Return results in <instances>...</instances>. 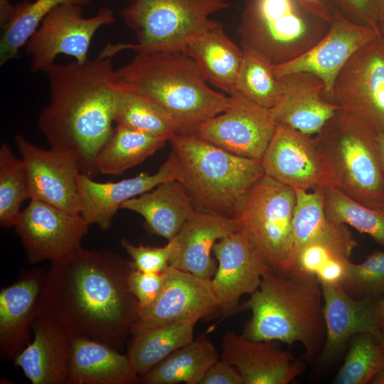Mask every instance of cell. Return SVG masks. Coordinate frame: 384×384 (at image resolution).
I'll return each instance as SVG.
<instances>
[{
    "label": "cell",
    "instance_id": "cell-1",
    "mask_svg": "<svg viewBox=\"0 0 384 384\" xmlns=\"http://www.w3.org/2000/svg\"><path fill=\"white\" fill-rule=\"evenodd\" d=\"M133 269L132 261L110 250L81 247L51 263L39 313L54 318L74 336L120 350L138 318L139 303L128 285Z\"/></svg>",
    "mask_w": 384,
    "mask_h": 384
},
{
    "label": "cell",
    "instance_id": "cell-2",
    "mask_svg": "<svg viewBox=\"0 0 384 384\" xmlns=\"http://www.w3.org/2000/svg\"><path fill=\"white\" fill-rule=\"evenodd\" d=\"M114 70L112 58L97 56L55 63L45 72L49 102L38 126L50 148L72 155L90 178L99 174L98 154L114 129Z\"/></svg>",
    "mask_w": 384,
    "mask_h": 384
},
{
    "label": "cell",
    "instance_id": "cell-3",
    "mask_svg": "<svg viewBox=\"0 0 384 384\" xmlns=\"http://www.w3.org/2000/svg\"><path fill=\"white\" fill-rule=\"evenodd\" d=\"M252 311L242 336L256 341L299 342L311 359L320 358L326 338L323 296L315 275L297 267L270 268L242 304Z\"/></svg>",
    "mask_w": 384,
    "mask_h": 384
},
{
    "label": "cell",
    "instance_id": "cell-4",
    "mask_svg": "<svg viewBox=\"0 0 384 384\" xmlns=\"http://www.w3.org/2000/svg\"><path fill=\"white\" fill-rule=\"evenodd\" d=\"M114 84L161 108L178 126L180 134H191L232 104L231 96L213 89L196 63L181 51L136 53L114 70Z\"/></svg>",
    "mask_w": 384,
    "mask_h": 384
},
{
    "label": "cell",
    "instance_id": "cell-5",
    "mask_svg": "<svg viewBox=\"0 0 384 384\" xmlns=\"http://www.w3.org/2000/svg\"><path fill=\"white\" fill-rule=\"evenodd\" d=\"M169 141L198 208L233 218L245 193L265 174L262 159L232 154L193 134H176Z\"/></svg>",
    "mask_w": 384,
    "mask_h": 384
},
{
    "label": "cell",
    "instance_id": "cell-6",
    "mask_svg": "<svg viewBox=\"0 0 384 384\" xmlns=\"http://www.w3.org/2000/svg\"><path fill=\"white\" fill-rule=\"evenodd\" d=\"M332 186L373 208H384V176L378 137L340 110L314 137Z\"/></svg>",
    "mask_w": 384,
    "mask_h": 384
},
{
    "label": "cell",
    "instance_id": "cell-7",
    "mask_svg": "<svg viewBox=\"0 0 384 384\" xmlns=\"http://www.w3.org/2000/svg\"><path fill=\"white\" fill-rule=\"evenodd\" d=\"M329 28L294 0H245L237 32L241 48L279 65L310 50Z\"/></svg>",
    "mask_w": 384,
    "mask_h": 384
},
{
    "label": "cell",
    "instance_id": "cell-8",
    "mask_svg": "<svg viewBox=\"0 0 384 384\" xmlns=\"http://www.w3.org/2000/svg\"><path fill=\"white\" fill-rule=\"evenodd\" d=\"M119 12L137 42L123 43L136 53L182 52L215 22L210 16L230 6L227 0H126Z\"/></svg>",
    "mask_w": 384,
    "mask_h": 384
},
{
    "label": "cell",
    "instance_id": "cell-9",
    "mask_svg": "<svg viewBox=\"0 0 384 384\" xmlns=\"http://www.w3.org/2000/svg\"><path fill=\"white\" fill-rule=\"evenodd\" d=\"M294 188L264 174L245 193L233 218L272 269L295 267Z\"/></svg>",
    "mask_w": 384,
    "mask_h": 384
},
{
    "label": "cell",
    "instance_id": "cell-10",
    "mask_svg": "<svg viewBox=\"0 0 384 384\" xmlns=\"http://www.w3.org/2000/svg\"><path fill=\"white\" fill-rule=\"evenodd\" d=\"M113 10L103 6L90 17L83 16L82 6L63 4L42 21L25 45L33 73L46 72L57 56L65 55L84 62L91 41L99 28L114 22Z\"/></svg>",
    "mask_w": 384,
    "mask_h": 384
},
{
    "label": "cell",
    "instance_id": "cell-11",
    "mask_svg": "<svg viewBox=\"0 0 384 384\" xmlns=\"http://www.w3.org/2000/svg\"><path fill=\"white\" fill-rule=\"evenodd\" d=\"M332 102L379 137L384 130V38L366 45L345 64L333 88Z\"/></svg>",
    "mask_w": 384,
    "mask_h": 384
},
{
    "label": "cell",
    "instance_id": "cell-12",
    "mask_svg": "<svg viewBox=\"0 0 384 384\" xmlns=\"http://www.w3.org/2000/svg\"><path fill=\"white\" fill-rule=\"evenodd\" d=\"M90 224L46 202L31 199L15 225L28 262L61 260L81 247Z\"/></svg>",
    "mask_w": 384,
    "mask_h": 384
},
{
    "label": "cell",
    "instance_id": "cell-13",
    "mask_svg": "<svg viewBox=\"0 0 384 384\" xmlns=\"http://www.w3.org/2000/svg\"><path fill=\"white\" fill-rule=\"evenodd\" d=\"M230 96L226 111L197 125L191 134L232 154L262 159L277 127L272 112L238 92Z\"/></svg>",
    "mask_w": 384,
    "mask_h": 384
},
{
    "label": "cell",
    "instance_id": "cell-14",
    "mask_svg": "<svg viewBox=\"0 0 384 384\" xmlns=\"http://www.w3.org/2000/svg\"><path fill=\"white\" fill-rule=\"evenodd\" d=\"M380 37L376 29L352 22L336 11L326 34L299 58L274 65V74L279 78L297 72L311 73L324 82V98L332 102L334 85L345 64L359 49Z\"/></svg>",
    "mask_w": 384,
    "mask_h": 384
},
{
    "label": "cell",
    "instance_id": "cell-15",
    "mask_svg": "<svg viewBox=\"0 0 384 384\" xmlns=\"http://www.w3.org/2000/svg\"><path fill=\"white\" fill-rule=\"evenodd\" d=\"M163 273L164 280L159 294L151 305L139 309L131 336L194 317L202 319L220 312L210 279L171 265Z\"/></svg>",
    "mask_w": 384,
    "mask_h": 384
},
{
    "label": "cell",
    "instance_id": "cell-16",
    "mask_svg": "<svg viewBox=\"0 0 384 384\" xmlns=\"http://www.w3.org/2000/svg\"><path fill=\"white\" fill-rule=\"evenodd\" d=\"M262 161L265 175L294 189L332 186L314 138L286 126L277 124Z\"/></svg>",
    "mask_w": 384,
    "mask_h": 384
},
{
    "label": "cell",
    "instance_id": "cell-17",
    "mask_svg": "<svg viewBox=\"0 0 384 384\" xmlns=\"http://www.w3.org/2000/svg\"><path fill=\"white\" fill-rule=\"evenodd\" d=\"M213 252L218 261L210 279L213 292L224 317L242 311V294L251 295L271 268L240 230L217 241Z\"/></svg>",
    "mask_w": 384,
    "mask_h": 384
},
{
    "label": "cell",
    "instance_id": "cell-18",
    "mask_svg": "<svg viewBox=\"0 0 384 384\" xmlns=\"http://www.w3.org/2000/svg\"><path fill=\"white\" fill-rule=\"evenodd\" d=\"M15 142L21 154L30 199L80 214L77 178L80 171L76 159L61 150L38 148L21 134L15 137Z\"/></svg>",
    "mask_w": 384,
    "mask_h": 384
},
{
    "label": "cell",
    "instance_id": "cell-19",
    "mask_svg": "<svg viewBox=\"0 0 384 384\" xmlns=\"http://www.w3.org/2000/svg\"><path fill=\"white\" fill-rule=\"evenodd\" d=\"M171 180L183 182L179 162L172 151L153 174L143 172L117 182L100 183L79 173L77 184L80 203V214L90 225L96 224L102 230H107L123 203Z\"/></svg>",
    "mask_w": 384,
    "mask_h": 384
},
{
    "label": "cell",
    "instance_id": "cell-20",
    "mask_svg": "<svg viewBox=\"0 0 384 384\" xmlns=\"http://www.w3.org/2000/svg\"><path fill=\"white\" fill-rule=\"evenodd\" d=\"M221 359L234 366L244 384H288L299 376L305 363L277 341H256L227 331L222 338Z\"/></svg>",
    "mask_w": 384,
    "mask_h": 384
},
{
    "label": "cell",
    "instance_id": "cell-21",
    "mask_svg": "<svg viewBox=\"0 0 384 384\" xmlns=\"http://www.w3.org/2000/svg\"><path fill=\"white\" fill-rule=\"evenodd\" d=\"M278 78L280 97L270 109L277 124L316 135L341 110L324 98V82L311 73L297 72Z\"/></svg>",
    "mask_w": 384,
    "mask_h": 384
},
{
    "label": "cell",
    "instance_id": "cell-22",
    "mask_svg": "<svg viewBox=\"0 0 384 384\" xmlns=\"http://www.w3.org/2000/svg\"><path fill=\"white\" fill-rule=\"evenodd\" d=\"M33 338L14 359L33 384H67L74 335L60 322L39 313Z\"/></svg>",
    "mask_w": 384,
    "mask_h": 384
},
{
    "label": "cell",
    "instance_id": "cell-23",
    "mask_svg": "<svg viewBox=\"0 0 384 384\" xmlns=\"http://www.w3.org/2000/svg\"><path fill=\"white\" fill-rule=\"evenodd\" d=\"M240 230L237 219L197 208L171 240L174 251L169 265L205 279H211L217 267L211 257L215 242Z\"/></svg>",
    "mask_w": 384,
    "mask_h": 384
},
{
    "label": "cell",
    "instance_id": "cell-24",
    "mask_svg": "<svg viewBox=\"0 0 384 384\" xmlns=\"http://www.w3.org/2000/svg\"><path fill=\"white\" fill-rule=\"evenodd\" d=\"M46 272L34 268L0 292V356L13 360L31 343Z\"/></svg>",
    "mask_w": 384,
    "mask_h": 384
},
{
    "label": "cell",
    "instance_id": "cell-25",
    "mask_svg": "<svg viewBox=\"0 0 384 384\" xmlns=\"http://www.w3.org/2000/svg\"><path fill=\"white\" fill-rule=\"evenodd\" d=\"M320 284L326 338L319 358L326 362L334 361L358 333H370L384 344L375 311V300L355 299L341 287Z\"/></svg>",
    "mask_w": 384,
    "mask_h": 384
},
{
    "label": "cell",
    "instance_id": "cell-26",
    "mask_svg": "<svg viewBox=\"0 0 384 384\" xmlns=\"http://www.w3.org/2000/svg\"><path fill=\"white\" fill-rule=\"evenodd\" d=\"M120 208L141 215L149 233L169 241L198 208L183 183L171 180L125 201Z\"/></svg>",
    "mask_w": 384,
    "mask_h": 384
},
{
    "label": "cell",
    "instance_id": "cell-27",
    "mask_svg": "<svg viewBox=\"0 0 384 384\" xmlns=\"http://www.w3.org/2000/svg\"><path fill=\"white\" fill-rule=\"evenodd\" d=\"M324 188H297V204L293 220V234L297 251L309 243L325 245L350 257L358 242L347 225L330 220L324 206Z\"/></svg>",
    "mask_w": 384,
    "mask_h": 384
},
{
    "label": "cell",
    "instance_id": "cell-28",
    "mask_svg": "<svg viewBox=\"0 0 384 384\" xmlns=\"http://www.w3.org/2000/svg\"><path fill=\"white\" fill-rule=\"evenodd\" d=\"M139 380L127 354L105 343L74 336L67 384H135Z\"/></svg>",
    "mask_w": 384,
    "mask_h": 384
},
{
    "label": "cell",
    "instance_id": "cell-29",
    "mask_svg": "<svg viewBox=\"0 0 384 384\" xmlns=\"http://www.w3.org/2000/svg\"><path fill=\"white\" fill-rule=\"evenodd\" d=\"M182 52L196 63L210 85L228 95L236 92L242 50L227 35L220 22L216 21L190 41Z\"/></svg>",
    "mask_w": 384,
    "mask_h": 384
},
{
    "label": "cell",
    "instance_id": "cell-30",
    "mask_svg": "<svg viewBox=\"0 0 384 384\" xmlns=\"http://www.w3.org/2000/svg\"><path fill=\"white\" fill-rule=\"evenodd\" d=\"M219 354L206 336L175 350L146 373L139 377L143 384H200Z\"/></svg>",
    "mask_w": 384,
    "mask_h": 384
},
{
    "label": "cell",
    "instance_id": "cell-31",
    "mask_svg": "<svg viewBox=\"0 0 384 384\" xmlns=\"http://www.w3.org/2000/svg\"><path fill=\"white\" fill-rule=\"evenodd\" d=\"M199 319L194 317L131 336L127 355L136 373L139 377L144 375L175 350L192 341Z\"/></svg>",
    "mask_w": 384,
    "mask_h": 384
},
{
    "label": "cell",
    "instance_id": "cell-32",
    "mask_svg": "<svg viewBox=\"0 0 384 384\" xmlns=\"http://www.w3.org/2000/svg\"><path fill=\"white\" fill-rule=\"evenodd\" d=\"M167 141L163 137L117 124L98 154V172L105 175H121L153 155Z\"/></svg>",
    "mask_w": 384,
    "mask_h": 384
},
{
    "label": "cell",
    "instance_id": "cell-33",
    "mask_svg": "<svg viewBox=\"0 0 384 384\" xmlns=\"http://www.w3.org/2000/svg\"><path fill=\"white\" fill-rule=\"evenodd\" d=\"M90 0H32L15 5L12 18L2 28L0 41V65H4L18 55L31 35L44 18L63 4L85 6Z\"/></svg>",
    "mask_w": 384,
    "mask_h": 384
},
{
    "label": "cell",
    "instance_id": "cell-34",
    "mask_svg": "<svg viewBox=\"0 0 384 384\" xmlns=\"http://www.w3.org/2000/svg\"><path fill=\"white\" fill-rule=\"evenodd\" d=\"M114 121L117 124L168 141L176 134H180L176 122L156 104L141 95L117 87Z\"/></svg>",
    "mask_w": 384,
    "mask_h": 384
},
{
    "label": "cell",
    "instance_id": "cell-35",
    "mask_svg": "<svg viewBox=\"0 0 384 384\" xmlns=\"http://www.w3.org/2000/svg\"><path fill=\"white\" fill-rule=\"evenodd\" d=\"M324 206L330 220L350 225L384 247V208L363 205L334 186L324 188Z\"/></svg>",
    "mask_w": 384,
    "mask_h": 384
},
{
    "label": "cell",
    "instance_id": "cell-36",
    "mask_svg": "<svg viewBox=\"0 0 384 384\" xmlns=\"http://www.w3.org/2000/svg\"><path fill=\"white\" fill-rule=\"evenodd\" d=\"M242 59L236 82V92L267 109H272L281 94L280 80L274 65L257 52L242 48Z\"/></svg>",
    "mask_w": 384,
    "mask_h": 384
},
{
    "label": "cell",
    "instance_id": "cell-37",
    "mask_svg": "<svg viewBox=\"0 0 384 384\" xmlns=\"http://www.w3.org/2000/svg\"><path fill=\"white\" fill-rule=\"evenodd\" d=\"M335 384H367L384 368V344L368 332L353 335Z\"/></svg>",
    "mask_w": 384,
    "mask_h": 384
},
{
    "label": "cell",
    "instance_id": "cell-38",
    "mask_svg": "<svg viewBox=\"0 0 384 384\" xmlns=\"http://www.w3.org/2000/svg\"><path fill=\"white\" fill-rule=\"evenodd\" d=\"M29 197L24 166L6 143L0 147V225L15 226L22 203Z\"/></svg>",
    "mask_w": 384,
    "mask_h": 384
},
{
    "label": "cell",
    "instance_id": "cell-39",
    "mask_svg": "<svg viewBox=\"0 0 384 384\" xmlns=\"http://www.w3.org/2000/svg\"><path fill=\"white\" fill-rule=\"evenodd\" d=\"M340 287L355 299H381L384 295V252L375 250L363 262H351Z\"/></svg>",
    "mask_w": 384,
    "mask_h": 384
},
{
    "label": "cell",
    "instance_id": "cell-40",
    "mask_svg": "<svg viewBox=\"0 0 384 384\" xmlns=\"http://www.w3.org/2000/svg\"><path fill=\"white\" fill-rule=\"evenodd\" d=\"M121 245L130 255L135 270L151 273L162 272L169 265L175 247L173 240L164 247H156L134 245L124 238L121 239Z\"/></svg>",
    "mask_w": 384,
    "mask_h": 384
},
{
    "label": "cell",
    "instance_id": "cell-41",
    "mask_svg": "<svg viewBox=\"0 0 384 384\" xmlns=\"http://www.w3.org/2000/svg\"><path fill=\"white\" fill-rule=\"evenodd\" d=\"M336 10L349 21L379 31L384 0H331ZM380 33V32H379Z\"/></svg>",
    "mask_w": 384,
    "mask_h": 384
},
{
    "label": "cell",
    "instance_id": "cell-42",
    "mask_svg": "<svg viewBox=\"0 0 384 384\" xmlns=\"http://www.w3.org/2000/svg\"><path fill=\"white\" fill-rule=\"evenodd\" d=\"M164 273H151L133 269L128 278L131 292L139 303V309L151 305L159 294L164 284Z\"/></svg>",
    "mask_w": 384,
    "mask_h": 384
},
{
    "label": "cell",
    "instance_id": "cell-43",
    "mask_svg": "<svg viewBox=\"0 0 384 384\" xmlns=\"http://www.w3.org/2000/svg\"><path fill=\"white\" fill-rule=\"evenodd\" d=\"M338 255L341 254L325 245L309 243L297 251L295 267L306 273L316 275L330 260Z\"/></svg>",
    "mask_w": 384,
    "mask_h": 384
},
{
    "label": "cell",
    "instance_id": "cell-44",
    "mask_svg": "<svg viewBox=\"0 0 384 384\" xmlns=\"http://www.w3.org/2000/svg\"><path fill=\"white\" fill-rule=\"evenodd\" d=\"M200 384H244V380L234 366L218 359L208 368Z\"/></svg>",
    "mask_w": 384,
    "mask_h": 384
},
{
    "label": "cell",
    "instance_id": "cell-45",
    "mask_svg": "<svg viewBox=\"0 0 384 384\" xmlns=\"http://www.w3.org/2000/svg\"><path fill=\"white\" fill-rule=\"evenodd\" d=\"M351 262L348 257L336 255L315 276L320 284L340 287L346 277Z\"/></svg>",
    "mask_w": 384,
    "mask_h": 384
},
{
    "label": "cell",
    "instance_id": "cell-46",
    "mask_svg": "<svg viewBox=\"0 0 384 384\" xmlns=\"http://www.w3.org/2000/svg\"><path fill=\"white\" fill-rule=\"evenodd\" d=\"M311 15L330 23L336 9L331 0H294Z\"/></svg>",
    "mask_w": 384,
    "mask_h": 384
},
{
    "label": "cell",
    "instance_id": "cell-47",
    "mask_svg": "<svg viewBox=\"0 0 384 384\" xmlns=\"http://www.w3.org/2000/svg\"><path fill=\"white\" fill-rule=\"evenodd\" d=\"M15 6L9 0H0V23L3 28L13 16Z\"/></svg>",
    "mask_w": 384,
    "mask_h": 384
},
{
    "label": "cell",
    "instance_id": "cell-48",
    "mask_svg": "<svg viewBox=\"0 0 384 384\" xmlns=\"http://www.w3.org/2000/svg\"><path fill=\"white\" fill-rule=\"evenodd\" d=\"M375 311L380 331L384 337V299H379L375 301Z\"/></svg>",
    "mask_w": 384,
    "mask_h": 384
},
{
    "label": "cell",
    "instance_id": "cell-49",
    "mask_svg": "<svg viewBox=\"0 0 384 384\" xmlns=\"http://www.w3.org/2000/svg\"><path fill=\"white\" fill-rule=\"evenodd\" d=\"M378 154L383 174L384 176V130L378 137Z\"/></svg>",
    "mask_w": 384,
    "mask_h": 384
},
{
    "label": "cell",
    "instance_id": "cell-50",
    "mask_svg": "<svg viewBox=\"0 0 384 384\" xmlns=\"http://www.w3.org/2000/svg\"><path fill=\"white\" fill-rule=\"evenodd\" d=\"M372 384H384V368L375 375L371 381Z\"/></svg>",
    "mask_w": 384,
    "mask_h": 384
},
{
    "label": "cell",
    "instance_id": "cell-51",
    "mask_svg": "<svg viewBox=\"0 0 384 384\" xmlns=\"http://www.w3.org/2000/svg\"><path fill=\"white\" fill-rule=\"evenodd\" d=\"M379 32L381 36L384 38V9L383 12V15L379 23Z\"/></svg>",
    "mask_w": 384,
    "mask_h": 384
},
{
    "label": "cell",
    "instance_id": "cell-52",
    "mask_svg": "<svg viewBox=\"0 0 384 384\" xmlns=\"http://www.w3.org/2000/svg\"><path fill=\"white\" fill-rule=\"evenodd\" d=\"M382 299H384V295L383 296V297L381 298Z\"/></svg>",
    "mask_w": 384,
    "mask_h": 384
},
{
    "label": "cell",
    "instance_id": "cell-53",
    "mask_svg": "<svg viewBox=\"0 0 384 384\" xmlns=\"http://www.w3.org/2000/svg\"><path fill=\"white\" fill-rule=\"evenodd\" d=\"M26 1H32V0H26Z\"/></svg>",
    "mask_w": 384,
    "mask_h": 384
}]
</instances>
